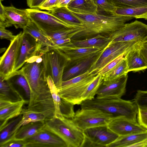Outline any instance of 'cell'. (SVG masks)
I'll use <instances>...</instances> for the list:
<instances>
[{"instance_id":"1","label":"cell","mask_w":147,"mask_h":147,"mask_svg":"<svg viewBox=\"0 0 147 147\" xmlns=\"http://www.w3.org/2000/svg\"><path fill=\"white\" fill-rule=\"evenodd\" d=\"M42 48L26 61L24 66L14 73L21 74L26 78L29 85L30 95L28 106L46 98L50 93L47 73L46 52Z\"/></svg>"},{"instance_id":"2","label":"cell","mask_w":147,"mask_h":147,"mask_svg":"<svg viewBox=\"0 0 147 147\" xmlns=\"http://www.w3.org/2000/svg\"><path fill=\"white\" fill-rule=\"evenodd\" d=\"M73 13L82 21L84 28L74 35L71 40H82L98 35L111 37L127 22L134 18L131 17L99 13L83 15Z\"/></svg>"},{"instance_id":"3","label":"cell","mask_w":147,"mask_h":147,"mask_svg":"<svg viewBox=\"0 0 147 147\" xmlns=\"http://www.w3.org/2000/svg\"><path fill=\"white\" fill-rule=\"evenodd\" d=\"M81 108L98 109L112 115L116 118L123 117L137 121L138 108L134 101L121 98H94L83 101Z\"/></svg>"},{"instance_id":"4","label":"cell","mask_w":147,"mask_h":147,"mask_svg":"<svg viewBox=\"0 0 147 147\" xmlns=\"http://www.w3.org/2000/svg\"><path fill=\"white\" fill-rule=\"evenodd\" d=\"M51 132L62 139L67 147H82L85 137L83 131L77 127L71 119L54 117L45 121L42 129Z\"/></svg>"},{"instance_id":"5","label":"cell","mask_w":147,"mask_h":147,"mask_svg":"<svg viewBox=\"0 0 147 147\" xmlns=\"http://www.w3.org/2000/svg\"><path fill=\"white\" fill-rule=\"evenodd\" d=\"M116 118L112 115L94 109L81 108L71 119L74 123L82 131L100 126H107Z\"/></svg>"},{"instance_id":"6","label":"cell","mask_w":147,"mask_h":147,"mask_svg":"<svg viewBox=\"0 0 147 147\" xmlns=\"http://www.w3.org/2000/svg\"><path fill=\"white\" fill-rule=\"evenodd\" d=\"M29 18L45 33H51L72 28H81L67 24L49 12L38 9H27Z\"/></svg>"},{"instance_id":"7","label":"cell","mask_w":147,"mask_h":147,"mask_svg":"<svg viewBox=\"0 0 147 147\" xmlns=\"http://www.w3.org/2000/svg\"><path fill=\"white\" fill-rule=\"evenodd\" d=\"M140 42L136 41L120 42L109 44L91 67L90 74H95L108 63L128 52Z\"/></svg>"},{"instance_id":"8","label":"cell","mask_w":147,"mask_h":147,"mask_svg":"<svg viewBox=\"0 0 147 147\" xmlns=\"http://www.w3.org/2000/svg\"><path fill=\"white\" fill-rule=\"evenodd\" d=\"M111 37L109 44L120 42H141L147 37V25L137 20L125 23Z\"/></svg>"},{"instance_id":"9","label":"cell","mask_w":147,"mask_h":147,"mask_svg":"<svg viewBox=\"0 0 147 147\" xmlns=\"http://www.w3.org/2000/svg\"><path fill=\"white\" fill-rule=\"evenodd\" d=\"M83 132L85 139L82 147H107L119 136L107 126L92 127Z\"/></svg>"},{"instance_id":"10","label":"cell","mask_w":147,"mask_h":147,"mask_svg":"<svg viewBox=\"0 0 147 147\" xmlns=\"http://www.w3.org/2000/svg\"><path fill=\"white\" fill-rule=\"evenodd\" d=\"M47 73L51 77L57 89L63 82V76L68 62L57 49H52L46 52Z\"/></svg>"},{"instance_id":"11","label":"cell","mask_w":147,"mask_h":147,"mask_svg":"<svg viewBox=\"0 0 147 147\" xmlns=\"http://www.w3.org/2000/svg\"><path fill=\"white\" fill-rule=\"evenodd\" d=\"M23 32L16 35L0 58V77L8 80L13 73L22 38Z\"/></svg>"},{"instance_id":"12","label":"cell","mask_w":147,"mask_h":147,"mask_svg":"<svg viewBox=\"0 0 147 147\" xmlns=\"http://www.w3.org/2000/svg\"><path fill=\"white\" fill-rule=\"evenodd\" d=\"M96 75L92 74L80 81L62 86L57 89L60 97L74 105H80L83 102L82 99V94Z\"/></svg>"},{"instance_id":"13","label":"cell","mask_w":147,"mask_h":147,"mask_svg":"<svg viewBox=\"0 0 147 147\" xmlns=\"http://www.w3.org/2000/svg\"><path fill=\"white\" fill-rule=\"evenodd\" d=\"M127 74L114 79L103 81L96 94L98 98H121L125 93Z\"/></svg>"},{"instance_id":"14","label":"cell","mask_w":147,"mask_h":147,"mask_svg":"<svg viewBox=\"0 0 147 147\" xmlns=\"http://www.w3.org/2000/svg\"><path fill=\"white\" fill-rule=\"evenodd\" d=\"M25 140L26 147H67L66 143L59 136L43 129Z\"/></svg>"},{"instance_id":"15","label":"cell","mask_w":147,"mask_h":147,"mask_svg":"<svg viewBox=\"0 0 147 147\" xmlns=\"http://www.w3.org/2000/svg\"><path fill=\"white\" fill-rule=\"evenodd\" d=\"M54 49L58 50L64 56L68 62L67 65L71 63L72 65L90 55L103 49L97 48L79 47L74 45L71 42L57 46Z\"/></svg>"},{"instance_id":"16","label":"cell","mask_w":147,"mask_h":147,"mask_svg":"<svg viewBox=\"0 0 147 147\" xmlns=\"http://www.w3.org/2000/svg\"><path fill=\"white\" fill-rule=\"evenodd\" d=\"M41 48H42L34 38L23 32L22 42L13 73L20 70L26 60Z\"/></svg>"},{"instance_id":"17","label":"cell","mask_w":147,"mask_h":147,"mask_svg":"<svg viewBox=\"0 0 147 147\" xmlns=\"http://www.w3.org/2000/svg\"><path fill=\"white\" fill-rule=\"evenodd\" d=\"M107 126L110 130L119 136L147 131V129L141 125L137 121L123 117L113 119Z\"/></svg>"},{"instance_id":"18","label":"cell","mask_w":147,"mask_h":147,"mask_svg":"<svg viewBox=\"0 0 147 147\" xmlns=\"http://www.w3.org/2000/svg\"><path fill=\"white\" fill-rule=\"evenodd\" d=\"M104 49L90 55L74 64L68 69L64 71L63 76V81L82 75L89 70Z\"/></svg>"},{"instance_id":"19","label":"cell","mask_w":147,"mask_h":147,"mask_svg":"<svg viewBox=\"0 0 147 147\" xmlns=\"http://www.w3.org/2000/svg\"><path fill=\"white\" fill-rule=\"evenodd\" d=\"M4 9L5 22L11 26L23 29L27 26L30 18L26 9H18L12 5L4 6Z\"/></svg>"},{"instance_id":"20","label":"cell","mask_w":147,"mask_h":147,"mask_svg":"<svg viewBox=\"0 0 147 147\" xmlns=\"http://www.w3.org/2000/svg\"><path fill=\"white\" fill-rule=\"evenodd\" d=\"M23 32L32 37L42 48L50 50L55 47L53 41L30 19Z\"/></svg>"},{"instance_id":"21","label":"cell","mask_w":147,"mask_h":147,"mask_svg":"<svg viewBox=\"0 0 147 147\" xmlns=\"http://www.w3.org/2000/svg\"><path fill=\"white\" fill-rule=\"evenodd\" d=\"M26 101L23 99L13 101L5 107L0 109V128L11 119L21 115L22 107Z\"/></svg>"},{"instance_id":"22","label":"cell","mask_w":147,"mask_h":147,"mask_svg":"<svg viewBox=\"0 0 147 147\" xmlns=\"http://www.w3.org/2000/svg\"><path fill=\"white\" fill-rule=\"evenodd\" d=\"M138 44L130 49L125 56L128 72L138 71L147 69V63L140 54Z\"/></svg>"},{"instance_id":"23","label":"cell","mask_w":147,"mask_h":147,"mask_svg":"<svg viewBox=\"0 0 147 147\" xmlns=\"http://www.w3.org/2000/svg\"><path fill=\"white\" fill-rule=\"evenodd\" d=\"M73 13L83 15L98 13L97 6L92 0H72L66 6Z\"/></svg>"},{"instance_id":"24","label":"cell","mask_w":147,"mask_h":147,"mask_svg":"<svg viewBox=\"0 0 147 147\" xmlns=\"http://www.w3.org/2000/svg\"><path fill=\"white\" fill-rule=\"evenodd\" d=\"M111 37L98 35L92 38L82 40H71L76 47L82 48H97L103 49L109 44Z\"/></svg>"},{"instance_id":"25","label":"cell","mask_w":147,"mask_h":147,"mask_svg":"<svg viewBox=\"0 0 147 147\" xmlns=\"http://www.w3.org/2000/svg\"><path fill=\"white\" fill-rule=\"evenodd\" d=\"M47 81L54 105L55 117L63 119L64 117L61 111L67 107L69 102L61 98L57 89L50 76H48Z\"/></svg>"},{"instance_id":"26","label":"cell","mask_w":147,"mask_h":147,"mask_svg":"<svg viewBox=\"0 0 147 147\" xmlns=\"http://www.w3.org/2000/svg\"><path fill=\"white\" fill-rule=\"evenodd\" d=\"M50 11L52 14L67 24L81 28H84L80 19L66 7H56Z\"/></svg>"},{"instance_id":"27","label":"cell","mask_w":147,"mask_h":147,"mask_svg":"<svg viewBox=\"0 0 147 147\" xmlns=\"http://www.w3.org/2000/svg\"><path fill=\"white\" fill-rule=\"evenodd\" d=\"M109 15L131 17L147 20V7H115Z\"/></svg>"},{"instance_id":"28","label":"cell","mask_w":147,"mask_h":147,"mask_svg":"<svg viewBox=\"0 0 147 147\" xmlns=\"http://www.w3.org/2000/svg\"><path fill=\"white\" fill-rule=\"evenodd\" d=\"M147 138V131L139 133L119 136L107 147H130Z\"/></svg>"},{"instance_id":"29","label":"cell","mask_w":147,"mask_h":147,"mask_svg":"<svg viewBox=\"0 0 147 147\" xmlns=\"http://www.w3.org/2000/svg\"><path fill=\"white\" fill-rule=\"evenodd\" d=\"M44 125L45 121H39L22 125L17 131L14 137L18 139L25 140L42 130Z\"/></svg>"},{"instance_id":"30","label":"cell","mask_w":147,"mask_h":147,"mask_svg":"<svg viewBox=\"0 0 147 147\" xmlns=\"http://www.w3.org/2000/svg\"><path fill=\"white\" fill-rule=\"evenodd\" d=\"M22 115H20L9 121L2 128H0V144L12 138L21 127L20 123Z\"/></svg>"},{"instance_id":"31","label":"cell","mask_w":147,"mask_h":147,"mask_svg":"<svg viewBox=\"0 0 147 147\" xmlns=\"http://www.w3.org/2000/svg\"><path fill=\"white\" fill-rule=\"evenodd\" d=\"M103 82L102 76L99 74H97L82 94V101L94 98Z\"/></svg>"},{"instance_id":"32","label":"cell","mask_w":147,"mask_h":147,"mask_svg":"<svg viewBox=\"0 0 147 147\" xmlns=\"http://www.w3.org/2000/svg\"><path fill=\"white\" fill-rule=\"evenodd\" d=\"M129 72L126 59L125 57L113 69L102 76L103 81L111 80Z\"/></svg>"},{"instance_id":"33","label":"cell","mask_w":147,"mask_h":147,"mask_svg":"<svg viewBox=\"0 0 147 147\" xmlns=\"http://www.w3.org/2000/svg\"><path fill=\"white\" fill-rule=\"evenodd\" d=\"M21 114L22 115V118L20 123L21 127L30 123L45 121L46 120L45 116L42 113L28 111L26 109H23Z\"/></svg>"},{"instance_id":"34","label":"cell","mask_w":147,"mask_h":147,"mask_svg":"<svg viewBox=\"0 0 147 147\" xmlns=\"http://www.w3.org/2000/svg\"><path fill=\"white\" fill-rule=\"evenodd\" d=\"M83 28H72L51 33H44L53 41L64 38H71Z\"/></svg>"},{"instance_id":"35","label":"cell","mask_w":147,"mask_h":147,"mask_svg":"<svg viewBox=\"0 0 147 147\" xmlns=\"http://www.w3.org/2000/svg\"><path fill=\"white\" fill-rule=\"evenodd\" d=\"M116 7H147V0H110Z\"/></svg>"},{"instance_id":"36","label":"cell","mask_w":147,"mask_h":147,"mask_svg":"<svg viewBox=\"0 0 147 147\" xmlns=\"http://www.w3.org/2000/svg\"><path fill=\"white\" fill-rule=\"evenodd\" d=\"M97 7L98 13L102 12L109 15L116 7L110 0H92Z\"/></svg>"},{"instance_id":"37","label":"cell","mask_w":147,"mask_h":147,"mask_svg":"<svg viewBox=\"0 0 147 147\" xmlns=\"http://www.w3.org/2000/svg\"><path fill=\"white\" fill-rule=\"evenodd\" d=\"M134 101L138 108L147 109V91L138 90L135 96Z\"/></svg>"},{"instance_id":"38","label":"cell","mask_w":147,"mask_h":147,"mask_svg":"<svg viewBox=\"0 0 147 147\" xmlns=\"http://www.w3.org/2000/svg\"><path fill=\"white\" fill-rule=\"evenodd\" d=\"M128 52L120 55L110 62L98 71L95 74L96 75L98 74H99L101 75L102 76H104L107 73L113 69L125 58V56Z\"/></svg>"},{"instance_id":"39","label":"cell","mask_w":147,"mask_h":147,"mask_svg":"<svg viewBox=\"0 0 147 147\" xmlns=\"http://www.w3.org/2000/svg\"><path fill=\"white\" fill-rule=\"evenodd\" d=\"M14 75H15L17 77L15 81V83L23 89L24 91L26 96L29 99L30 95V89L26 78L21 74H14L11 77Z\"/></svg>"},{"instance_id":"40","label":"cell","mask_w":147,"mask_h":147,"mask_svg":"<svg viewBox=\"0 0 147 147\" xmlns=\"http://www.w3.org/2000/svg\"><path fill=\"white\" fill-rule=\"evenodd\" d=\"M11 90V82L9 80H4L0 77V96L6 97L12 100L9 94Z\"/></svg>"},{"instance_id":"41","label":"cell","mask_w":147,"mask_h":147,"mask_svg":"<svg viewBox=\"0 0 147 147\" xmlns=\"http://www.w3.org/2000/svg\"><path fill=\"white\" fill-rule=\"evenodd\" d=\"M25 140L17 139L14 137L0 144V147H26Z\"/></svg>"},{"instance_id":"42","label":"cell","mask_w":147,"mask_h":147,"mask_svg":"<svg viewBox=\"0 0 147 147\" xmlns=\"http://www.w3.org/2000/svg\"><path fill=\"white\" fill-rule=\"evenodd\" d=\"M137 115L138 123L147 129V109L138 108Z\"/></svg>"},{"instance_id":"43","label":"cell","mask_w":147,"mask_h":147,"mask_svg":"<svg viewBox=\"0 0 147 147\" xmlns=\"http://www.w3.org/2000/svg\"><path fill=\"white\" fill-rule=\"evenodd\" d=\"M59 0H46L38 9L51 11L57 7Z\"/></svg>"},{"instance_id":"44","label":"cell","mask_w":147,"mask_h":147,"mask_svg":"<svg viewBox=\"0 0 147 147\" xmlns=\"http://www.w3.org/2000/svg\"><path fill=\"white\" fill-rule=\"evenodd\" d=\"M5 27H0V38L1 39H6L10 41H13L16 37V35H14L10 31L5 29Z\"/></svg>"},{"instance_id":"45","label":"cell","mask_w":147,"mask_h":147,"mask_svg":"<svg viewBox=\"0 0 147 147\" xmlns=\"http://www.w3.org/2000/svg\"><path fill=\"white\" fill-rule=\"evenodd\" d=\"M137 47L140 54L147 63V40L140 42Z\"/></svg>"},{"instance_id":"46","label":"cell","mask_w":147,"mask_h":147,"mask_svg":"<svg viewBox=\"0 0 147 147\" xmlns=\"http://www.w3.org/2000/svg\"><path fill=\"white\" fill-rule=\"evenodd\" d=\"M46 0H26L27 5L30 8L38 9Z\"/></svg>"},{"instance_id":"47","label":"cell","mask_w":147,"mask_h":147,"mask_svg":"<svg viewBox=\"0 0 147 147\" xmlns=\"http://www.w3.org/2000/svg\"><path fill=\"white\" fill-rule=\"evenodd\" d=\"M71 41V40L70 38H68L59 39L53 40V42L56 47L57 46L61 45L69 42Z\"/></svg>"},{"instance_id":"48","label":"cell","mask_w":147,"mask_h":147,"mask_svg":"<svg viewBox=\"0 0 147 147\" xmlns=\"http://www.w3.org/2000/svg\"><path fill=\"white\" fill-rule=\"evenodd\" d=\"M2 0H0V21L5 22L4 6L2 3Z\"/></svg>"},{"instance_id":"49","label":"cell","mask_w":147,"mask_h":147,"mask_svg":"<svg viewBox=\"0 0 147 147\" xmlns=\"http://www.w3.org/2000/svg\"><path fill=\"white\" fill-rule=\"evenodd\" d=\"M130 147H147V138L131 145Z\"/></svg>"},{"instance_id":"50","label":"cell","mask_w":147,"mask_h":147,"mask_svg":"<svg viewBox=\"0 0 147 147\" xmlns=\"http://www.w3.org/2000/svg\"><path fill=\"white\" fill-rule=\"evenodd\" d=\"M72 0H59L57 7H66Z\"/></svg>"},{"instance_id":"51","label":"cell","mask_w":147,"mask_h":147,"mask_svg":"<svg viewBox=\"0 0 147 147\" xmlns=\"http://www.w3.org/2000/svg\"><path fill=\"white\" fill-rule=\"evenodd\" d=\"M144 40H147V37Z\"/></svg>"}]
</instances>
